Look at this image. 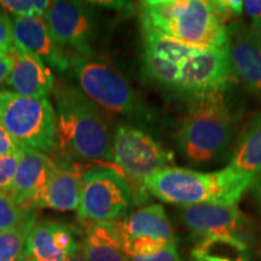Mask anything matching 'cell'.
<instances>
[{
    "mask_svg": "<svg viewBox=\"0 0 261 261\" xmlns=\"http://www.w3.org/2000/svg\"><path fill=\"white\" fill-rule=\"evenodd\" d=\"M230 91L231 86L184 102L175 144L189 165L207 167L230 159L241 116Z\"/></svg>",
    "mask_w": 261,
    "mask_h": 261,
    "instance_id": "obj_1",
    "label": "cell"
},
{
    "mask_svg": "<svg viewBox=\"0 0 261 261\" xmlns=\"http://www.w3.org/2000/svg\"><path fill=\"white\" fill-rule=\"evenodd\" d=\"M52 92L57 145L83 161L113 162V130L102 109L77 87L63 81L55 84Z\"/></svg>",
    "mask_w": 261,
    "mask_h": 261,
    "instance_id": "obj_2",
    "label": "cell"
},
{
    "mask_svg": "<svg viewBox=\"0 0 261 261\" xmlns=\"http://www.w3.org/2000/svg\"><path fill=\"white\" fill-rule=\"evenodd\" d=\"M255 178L228 165L211 172L172 166L149 178L144 187L146 192L166 203L231 207L237 205Z\"/></svg>",
    "mask_w": 261,
    "mask_h": 261,
    "instance_id": "obj_3",
    "label": "cell"
},
{
    "mask_svg": "<svg viewBox=\"0 0 261 261\" xmlns=\"http://www.w3.org/2000/svg\"><path fill=\"white\" fill-rule=\"evenodd\" d=\"M140 21L169 38L197 48L227 45L226 18L211 0H148Z\"/></svg>",
    "mask_w": 261,
    "mask_h": 261,
    "instance_id": "obj_4",
    "label": "cell"
},
{
    "mask_svg": "<svg viewBox=\"0 0 261 261\" xmlns=\"http://www.w3.org/2000/svg\"><path fill=\"white\" fill-rule=\"evenodd\" d=\"M69 71L79 89L99 109L122 116L130 125L146 127L158 121L155 112L143 102L123 75L106 58L90 55L69 56Z\"/></svg>",
    "mask_w": 261,
    "mask_h": 261,
    "instance_id": "obj_5",
    "label": "cell"
},
{
    "mask_svg": "<svg viewBox=\"0 0 261 261\" xmlns=\"http://www.w3.org/2000/svg\"><path fill=\"white\" fill-rule=\"evenodd\" d=\"M113 163L127 178L133 202L145 200V181L162 169L174 165V154L166 149L148 130L119 123L113 130Z\"/></svg>",
    "mask_w": 261,
    "mask_h": 261,
    "instance_id": "obj_6",
    "label": "cell"
},
{
    "mask_svg": "<svg viewBox=\"0 0 261 261\" xmlns=\"http://www.w3.org/2000/svg\"><path fill=\"white\" fill-rule=\"evenodd\" d=\"M0 125L22 148L44 154L56 149V110L48 98L0 91Z\"/></svg>",
    "mask_w": 261,
    "mask_h": 261,
    "instance_id": "obj_7",
    "label": "cell"
},
{
    "mask_svg": "<svg viewBox=\"0 0 261 261\" xmlns=\"http://www.w3.org/2000/svg\"><path fill=\"white\" fill-rule=\"evenodd\" d=\"M181 220L197 241L192 252L208 253L215 244H223L238 252L247 249L249 219L237 205H187L181 208Z\"/></svg>",
    "mask_w": 261,
    "mask_h": 261,
    "instance_id": "obj_8",
    "label": "cell"
},
{
    "mask_svg": "<svg viewBox=\"0 0 261 261\" xmlns=\"http://www.w3.org/2000/svg\"><path fill=\"white\" fill-rule=\"evenodd\" d=\"M133 202L128 181L119 171L94 167L83 173L77 218L85 223H112L123 217Z\"/></svg>",
    "mask_w": 261,
    "mask_h": 261,
    "instance_id": "obj_9",
    "label": "cell"
},
{
    "mask_svg": "<svg viewBox=\"0 0 261 261\" xmlns=\"http://www.w3.org/2000/svg\"><path fill=\"white\" fill-rule=\"evenodd\" d=\"M121 250L128 257L146 256L177 246V237L161 204L142 207L112 221Z\"/></svg>",
    "mask_w": 261,
    "mask_h": 261,
    "instance_id": "obj_10",
    "label": "cell"
},
{
    "mask_svg": "<svg viewBox=\"0 0 261 261\" xmlns=\"http://www.w3.org/2000/svg\"><path fill=\"white\" fill-rule=\"evenodd\" d=\"M227 45L197 48L180 67L174 99L187 100L227 89L232 85Z\"/></svg>",
    "mask_w": 261,
    "mask_h": 261,
    "instance_id": "obj_11",
    "label": "cell"
},
{
    "mask_svg": "<svg viewBox=\"0 0 261 261\" xmlns=\"http://www.w3.org/2000/svg\"><path fill=\"white\" fill-rule=\"evenodd\" d=\"M44 21L62 50L67 47L76 55L93 54L91 42L96 31V16L89 3L51 2Z\"/></svg>",
    "mask_w": 261,
    "mask_h": 261,
    "instance_id": "obj_12",
    "label": "cell"
},
{
    "mask_svg": "<svg viewBox=\"0 0 261 261\" xmlns=\"http://www.w3.org/2000/svg\"><path fill=\"white\" fill-rule=\"evenodd\" d=\"M227 50L232 75L261 100V32L241 19L227 23Z\"/></svg>",
    "mask_w": 261,
    "mask_h": 261,
    "instance_id": "obj_13",
    "label": "cell"
},
{
    "mask_svg": "<svg viewBox=\"0 0 261 261\" xmlns=\"http://www.w3.org/2000/svg\"><path fill=\"white\" fill-rule=\"evenodd\" d=\"M80 253L73 228L56 221H37L29 232L22 261H64Z\"/></svg>",
    "mask_w": 261,
    "mask_h": 261,
    "instance_id": "obj_14",
    "label": "cell"
},
{
    "mask_svg": "<svg viewBox=\"0 0 261 261\" xmlns=\"http://www.w3.org/2000/svg\"><path fill=\"white\" fill-rule=\"evenodd\" d=\"M14 45L40 58L51 69L63 74L69 69V56L52 39L44 19L12 17Z\"/></svg>",
    "mask_w": 261,
    "mask_h": 261,
    "instance_id": "obj_15",
    "label": "cell"
},
{
    "mask_svg": "<svg viewBox=\"0 0 261 261\" xmlns=\"http://www.w3.org/2000/svg\"><path fill=\"white\" fill-rule=\"evenodd\" d=\"M12 55L15 63L5 81L9 91L23 97L48 98L56 83L51 68L35 55L15 45Z\"/></svg>",
    "mask_w": 261,
    "mask_h": 261,
    "instance_id": "obj_16",
    "label": "cell"
},
{
    "mask_svg": "<svg viewBox=\"0 0 261 261\" xmlns=\"http://www.w3.org/2000/svg\"><path fill=\"white\" fill-rule=\"evenodd\" d=\"M57 163L44 152L22 148L10 198L19 210L29 211L33 198L44 189Z\"/></svg>",
    "mask_w": 261,
    "mask_h": 261,
    "instance_id": "obj_17",
    "label": "cell"
},
{
    "mask_svg": "<svg viewBox=\"0 0 261 261\" xmlns=\"http://www.w3.org/2000/svg\"><path fill=\"white\" fill-rule=\"evenodd\" d=\"M83 190V173L79 169L57 165L46 185L29 204V211L50 208L57 212L79 210Z\"/></svg>",
    "mask_w": 261,
    "mask_h": 261,
    "instance_id": "obj_18",
    "label": "cell"
},
{
    "mask_svg": "<svg viewBox=\"0 0 261 261\" xmlns=\"http://www.w3.org/2000/svg\"><path fill=\"white\" fill-rule=\"evenodd\" d=\"M228 166L255 177L261 173V110L252 116L237 137Z\"/></svg>",
    "mask_w": 261,
    "mask_h": 261,
    "instance_id": "obj_19",
    "label": "cell"
},
{
    "mask_svg": "<svg viewBox=\"0 0 261 261\" xmlns=\"http://www.w3.org/2000/svg\"><path fill=\"white\" fill-rule=\"evenodd\" d=\"M80 254L85 261H128L112 223L90 224L80 243Z\"/></svg>",
    "mask_w": 261,
    "mask_h": 261,
    "instance_id": "obj_20",
    "label": "cell"
},
{
    "mask_svg": "<svg viewBox=\"0 0 261 261\" xmlns=\"http://www.w3.org/2000/svg\"><path fill=\"white\" fill-rule=\"evenodd\" d=\"M34 211H25L18 224L0 232V261H22L32 227L37 223Z\"/></svg>",
    "mask_w": 261,
    "mask_h": 261,
    "instance_id": "obj_21",
    "label": "cell"
},
{
    "mask_svg": "<svg viewBox=\"0 0 261 261\" xmlns=\"http://www.w3.org/2000/svg\"><path fill=\"white\" fill-rule=\"evenodd\" d=\"M19 159H21V152L15 155L0 156V192L9 197L11 194Z\"/></svg>",
    "mask_w": 261,
    "mask_h": 261,
    "instance_id": "obj_22",
    "label": "cell"
},
{
    "mask_svg": "<svg viewBox=\"0 0 261 261\" xmlns=\"http://www.w3.org/2000/svg\"><path fill=\"white\" fill-rule=\"evenodd\" d=\"M24 213L25 211L19 210L9 196L0 192V232L18 224Z\"/></svg>",
    "mask_w": 261,
    "mask_h": 261,
    "instance_id": "obj_23",
    "label": "cell"
},
{
    "mask_svg": "<svg viewBox=\"0 0 261 261\" xmlns=\"http://www.w3.org/2000/svg\"><path fill=\"white\" fill-rule=\"evenodd\" d=\"M14 47L12 17L6 12H0V55L8 56Z\"/></svg>",
    "mask_w": 261,
    "mask_h": 261,
    "instance_id": "obj_24",
    "label": "cell"
},
{
    "mask_svg": "<svg viewBox=\"0 0 261 261\" xmlns=\"http://www.w3.org/2000/svg\"><path fill=\"white\" fill-rule=\"evenodd\" d=\"M0 8L14 17H35L33 0H0Z\"/></svg>",
    "mask_w": 261,
    "mask_h": 261,
    "instance_id": "obj_25",
    "label": "cell"
},
{
    "mask_svg": "<svg viewBox=\"0 0 261 261\" xmlns=\"http://www.w3.org/2000/svg\"><path fill=\"white\" fill-rule=\"evenodd\" d=\"M22 151V146L0 125V156L15 155Z\"/></svg>",
    "mask_w": 261,
    "mask_h": 261,
    "instance_id": "obj_26",
    "label": "cell"
},
{
    "mask_svg": "<svg viewBox=\"0 0 261 261\" xmlns=\"http://www.w3.org/2000/svg\"><path fill=\"white\" fill-rule=\"evenodd\" d=\"M128 261H181V259L179 256L178 248L175 246L162 250V252L151 254V255L128 257Z\"/></svg>",
    "mask_w": 261,
    "mask_h": 261,
    "instance_id": "obj_27",
    "label": "cell"
},
{
    "mask_svg": "<svg viewBox=\"0 0 261 261\" xmlns=\"http://www.w3.org/2000/svg\"><path fill=\"white\" fill-rule=\"evenodd\" d=\"M244 12L249 18L250 25L257 32H261V0H246Z\"/></svg>",
    "mask_w": 261,
    "mask_h": 261,
    "instance_id": "obj_28",
    "label": "cell"
},
{
    "mask_svg": "<svg viewBox=\"0 0 261 261\" xmlns=\"http://www.w3.org/2000/svg\"><path fill=\"white\" fill-rule=\"evenodd\" d=\"M15 58L14 55H12V50L8 56L0 58V85H2L6 79L9 77L10 73H11L12 67H14Z\"/></svg>",
    "mask_w": 261,
    "mask_h": 261,
    "instance_id": "obj_29",
    "label": "cell"
},
{
    "mask_svg": "<svg viewBox=\"0 0 261 261\" xmlns=\"http://www.w3.org/2000/svg\"><path fill=\"white\" fill-rule=\"evenodd\" d=\"M33 5H34L35 18L44 19L47 10L50 9L51 2H48V0H33Z\"/></svg>",
    "mask_w": 261,
    "mask_h": 261,
    "instance_id": "obj_30",
    "label": "cell"
},
{
    "mask_svg": "<svg viewBox=\"0 0 261 261\" xmlns=\"http://www.w3.org/2000/svg\"><path fill=\"white\" fill-rule=\"evenodd\" d=\"M249 191L261 207V173L255 178V180L253 181V184L250 185Z\"/></svg>",
    "mask_w": 261,
    "mask_h": 261,
    "instance_id": "obj_31",
    "label": "cell"
},
{
    "mask_svg": "<svg viewBox=\"0 0 261 261\" xmlns=\"http://www.w3.org/2000/svg\"><path fill=\"white\" fill-rule=\"evenodd\" d=\"M203 255L207 261H248L246 257H242V256H238L236 259H231V257H226V256L212 255L210 253H203Z\"/></svg>",
    "mask_w": 261,
    "mask_h": 261,
    "instance_id": "obj_32",
    "label": "cell"
},
{
    "mask_svg": "<svg viewBox=\"0 0 261 261\" xmlns=\"http://www.w3.org/2000/svg\"><path fill=\"white\" fill-rule=\"evenodd\" d=\"M192 257H194V261H207L203 255V253L192 252Z\"/></svg>",
    "mask_w": 261,
    "mask_h": 261,
    "instance_id": "obj_33",
    "label": "cell"
},
{
    "mask_svg": "<svg viewBox=\"0 0 261 261\" xmlns=\"http://www.w3.org/2000/svg\"><path fill=\"white\" fill-rule=\"evenodd\" d=\"M64 261H85V259H84L83 256H81V254L79 253V254H76V255H73V256L68 257V259L64 260Z\"/></svg>",
    "mask_w": 261,
    "mask_h": 261,
    "instance_id": "obj_34",
    "label": "cell"
}]
</instances>
